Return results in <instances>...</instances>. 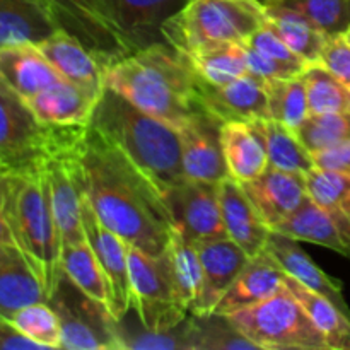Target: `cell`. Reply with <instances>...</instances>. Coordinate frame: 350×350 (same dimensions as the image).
Wrapping results in <instances>:
<instances>
[{"label": "cell", "mask_w": 350, "mask_h": 350, "mask_svg": "<svg viewBox=\"0 0 350 350\" xmlns=\"http://www.w3.org/2000/svg\"><path fill=\"white\" fill-rule=\"evenodd\" d=\"M65 149L103 224L149 255L166 252L174 228L157 185L89 123L68 129Z\"/></svg>", "instance_id": "obj_1"}, {"label": "cell", "mask_w": 350, "mask_h": 350, "mask_svg": "<svg viewBox=\"0 0 350 350\" xmlns=\"http://www.w3.org/2000/svg\"><path fill=\"white\" fill-rule=\"evenodd\" d=\"M105 84L174 129L204 111L198 75L190 58L170 43L133 51L109 65Z\"/></svg>", "instance_id": "obj_2"}, {"label": "cell", "mask_w": 350, "mask_h": 350, "mask_svg": "<svg viewBox=\"0 0 350 350\" xmlns=\"http://www.w3.org/2000/svg\"><path fill=\"white\" fill-rule=\"evenodd\" d=\"M89 125L118 147L159 190L183 180L178 130L105 88Z\"/></svg>", "instance_id": "obj_3"}, {"label": "cell", "mask_w": 350, "mask_h": 350, "mask_svg": "<svg viewBox=\"0 0 350 350\" xmlns=\"http://www.w3.org/2000/svg\"><path fill=\"white\" fill-rule=\"evenodd\" d=\"M10 174L12 181L7 215L14 243L48 296L62 273V238L51 208L43 164L34 170Z\"/></svg>", "instance_id": "obj_4"}, {"label": "cell", "mask_w": 350, "mask_h": 350, "mask_svg": "<svg viewBox=\"0 0 350 350\" xmlns=\"http://www.w3.org/2000/svg\"><path fill=\"white\" fill-rule=\"evenodd\" d=\"M258 0H190L163 26L164 40L183 53H197L226 43H245L265 26Z\"/></svg>", "instance_id": "obj_5"}, {"label": "cell", "mask_w": 350, "mask_h": 350, "mask_svg": "<svg viewBox=\"0 0 350 350\" xmlns=\"http://www.w3.org/2000/svg\"><path fill=\"white\" fill-rule=\"evenodd\" d=\"M231 323L263 350H330L289 287L282 284L267 299L229 314Z\"/></svg>", "instance_id": "obj_6"}, {"label": "cell", "mask_w": 350, "mask_h": 350, "mask_svg": "<svg viewBox=\"0 0 350 350\" xmlns=\"http://www.w3.org/2000/svg\"><path fill=\"white\" fill-rule=\"evenodd\" d=\"M67 126L43 125L0 79V161L3 173L40 167L62 146Z\"/></svg>", "instance_id": "obj_7"}, {"label": "cell", "mask_w": 350, "mask_h": 350, "mask_svg": "<svg viewBox=\"0 0 350 350\" xmlns=\"http://www.w3.org/2000/svg\"><path fill=\"white\" fill-rule=\"evenodd\" d=\"M46 303L53 308L60 321V349L122 350L116 320L108 306L88 296L64 272L58 275Z\"/></svg>", "instance_id": "obj_8"}, {"label": "cell", "mask_w": 350, "mask_h": 350, "mask_svg": "<svg viewBox=\"0 0 350 350\" xmlns=\"http://www.w3.org/2000/svg\"><path fill=\"white\" fill-rule=\"evenodd\" d=\"M129 269L132 289L130 308L147 328L166 330L190 317L176 296L166 252L149 255L129 245Z\"/></svg>", "instance_id": "obj_9"}, {"label": "cell", "mask_w": 350, "mask_h": 350, "mask_svg": "<svg viewBox=\"0 0 350 350\" xmlns=\"http://www.w3.org/2000/svg\"><path fill=\"white\" fill-rule=\"evenodd\" d=\"M60 31L88 46L106 68L133 53L113 24L105 0H40Z\"/></svg>", "instance_id": "obj_10"}, {"label": "cell", "mask_w": 350, "mask_h": 350, "mask_svg": "<svg viewBox=\"0 0 350 350\" xmlns=\"http://www.w3.org/2000/svg\"><path fill=\"white\" fill-rule=\"evenodd\" d=\"M219 183L183 178L161 190L174 231L188 241L228 238L222 222Z\"/></svg>", "instance_id": "obj_11"}, {"label": "cell", "mask_w": 350, "mask_h": 350, "mask_svg": "<svg viewBox=\"0 0 350 350\" xmlns=\"http://www.w3.org/2000/svg\"><path fill=\"white\" fill-rule=\"evenodd\" d=\"M82 228H84L85 239L105 273L109 313L115 320H120L130 310V299H132L129 245L116 232L103 224L85 197L82 198Z\"/></svg>", "instance_id": "obj_12"}, {"label": "cell", "mask_w": 350, "mask_h": 350, "mask_svg": "<svg viewBox=\"0 0 350 350\" xmlns=\"http://www.w3.org/2000/svg\"><path fill=\"white\" fill-rule=\"evenodd\" d=\"M222 120L204 109L178 126L185 176L212 183L229 176L222 150Z\"/></svg>", "instance_id": "obj_13"}, {"label": "cell", "mask_w": 350, "mask_h": 350, "mask_svg": "<svg viewBox=\"0 0 350 350\" xmlns=\"http://www.w3.org/2000/svg\"><path fill=\"white\" fill-rule=\"evenodd\" d=\"M70 126L65 130L62 146L46 157L43 163L44 176H46L48 191H50L51 208L55 221L60 231L62 245L82 241L85 238L82 228V195L81 185L75 176L74 164L65 149V137Z\"/></svg>", "instance_id": "obj_14"}, {"label": "cell", "mask_w": 350, "mask_h": 350, "mask_svg": "<svg viewBox=\"0 0 350 350\" xmlns=\"http://www.w3.org/2000/svg\"><path fill=\"white\" fill-rule=\"evenodd\" d=\"M190 0H105L109 17L132 51L164 40L163 26Z\"/></svg>", "instance_id": "obj_15"}, {"label": "cell", "mask_w": 350, "mask_h": 350, "mask_svg": "<svg viewBox=\"0 0 350 350\" xmlns=\"http://www.w3.org/2000/svg\"><path fill=\"white\" fill-rule=\"evenodd\" d=\"M198 94L205 111L224 123L269 118L265 81L250 72L226 84H211L198 75Z\"/></svg>", "instance_id": "obj_16"}, {"label": "cell", "mask_w": 350, "mask_h": 350, "mask_svg": "<svg viewBox=\"0 0 350 350\" xmlns=\"http://www.w3.org/2000/svg\"><path fill=\"white\" fill-rule=\"evenodd\" d=\"M243 190L270 229L289 217L308 198L306 174L269 166L255 180L245 181Z\"/></svg>", "instance_id": "obj_17"}, {"label": "cell", "mask_w": 350, "mask_h": 350, "mask_svg": "<svg viewBox=\"0 0 350 350\" xmlns=\"http://www.w3.org/2000/svg\"><path fill=\"white\" fill-rule=\"evenodd\" d=\"M105 91V89H103ZM103 91L82 88L65 79L53 82L43 91L26 99V105L43 125H88Z\"/></svg>", "instance_id": "obj_18"}, {"label": "cell", "mask_w": 350, "mask_h": 350, "mask_svg": "<svg viewBox=\"0 0 350 350\" xmlns=\"http://www.w3.org/2000/svg\"><path fill=\"white\" fill-rule=\"evenodd\" d=\"M195 246L204 269V291L200 306L195 314H212L221 297L252 256L231 238L205 239L195 243Z\"/></svg>", "instance_id": "obj_19"}, {"label": "cell", "mask_w": 350, "mask_h": 350, "mask_svg": "<svg viewBox=\"0 0 350 350\" xmlns=\"http://www.w3.org/2000/svg\"><path fill=\"white\" fill-rule=\"evenodd\" d=\"M263 250H267L277 260V263L282 267V270L287 275L296 279L297 282L303 284L304 287H308L313 293L327 297L330 303H334L350 320V306L344 297V289H342L340 280L325 273L306 255V252L297 245L296 239L280 234L277 231H272Z\"/></svg>", "instance_id": "obj_20"}, {"label": "cell", "mask_w": 350, "mask_h": 350, "mask_svg": "<svg viewBox=\"0 0 350 350\" xmlns=\"http://www.w3.org/2000/svg\"><path fill=\"white\" fill-rule=\"evenodd\" d=\"M219 200L228 238L241 246L250 256L263 252L272 229L253 207L243 185L231 176L224 178L219 183Z\"/></svg>", "instance_id": "obj_21"}, {"label": "cell", "mask_w": 350, "mask_h": 350, "mask_svg": "<svg viewBox=\"0 0 350 350\" xmlns=\"http://www.w3.org/2000/svg\"><path fill=\"white\" fill-rule=\"evenodd\" d=\"M286 272L267 250L252 256L245 269L239 272L234 282L229 286L224 296L215 306L214 313L229 317L232 313L253 306L267 299L282 287Z\"/></svg>", "instance_id": "obj_22"}, {"label": "cell", "mask_w": 350, "mask_h": 350, "mask_svg": "<svg viewBox=\"0 0 350 350\" xmlns=\"http://www.w3.org/2000/svg\"><path fill=\"white\" fill-rule=\"evenodd\" d=\"M38 46L62 79L96 91L106 88V65L65 31H55L51 36L38 43Z\"/></svg>", "instance_id": "obj_23"}, {"label": "cell", "mask_w": 350, "mask_h": 350, "mask_svg": "<svg viewBox=\"0 0 350 350\" xmlns=\"http://www.w3.org/2000/svg\"><path fill=\"white\" fill-rule=\"evenodd\" d=\"M0 79L26 101L62 77L38 44L17 43L0 46Z\"/></svg>", "instance_id": "obj_24"}, {"label": "cell", "mask_w": 350, "mask_h": 350, "mask_svg": "<svg viewBox=\"0 0 350 350\" xmlns=\"http://www.w3.org/2000/svg\"><path fill=\"white\" fill-rule=\"evenodd\" d=\"M46 299V291L19 248L0 243V317L10 320L21 308Z\"/></svg>", "instance_id": "obj_25"}, {"label": "cell", "mask_w": 350, "mask_h": 350, "mask_svg": "<svg viewBox=\"0 0 350 350\" xmlns=\"http://www.w3.org/2000/svg\"><path fill=\"white\" fill-rule=\"evenodd\" d=\"M58 31L40 0H0V46L41 43Z\"/></svg>", "instance_id": "obj_26"}, {"label": "cell", "mask_w": 350, "mask_h": 350, "mask_svg": "<svg viewBox=\"0 0 350 350\" xmlns=\"http://www.w3.org/2000/svg\"><path fill=\"white\" fill-rule=\"evenodd\" d=\"M272 231L289 236L296 241L313 243V245L334 250L342 256L350 258V248L345 239L342 238L334 219L310 195L289 217L284 219Z\"/></svg>", "instance_id": "obj_27"}, {"label": "cell", "mask_w": 350, "mask_h": 350, "mask_svg": "<svg viewBox=\"0 0 350 350\" xmlns=\"http://www.w3.org/2000/svg\"><path fill=\"white\" fill-rule=\"evenodd\" d=\"M248 125L262 140L269 166L301 174L314 167L313 154L303 146L296 130L272 118H256Z\"/></svg>", "instance_id": "obj_28"}, {"label": "cell", "mask_w": 350, "mask_h": 350, "mask_svg": "<svg viewBox=\"0 0 350 350\" xmlns=\"http://www.w3.org/2000/svg\"><path fill=\"white\" fill-rule=\"evenodd\" d=\"M222 150L229 176L239 183L255 180L269 167L262 140L248 122H228L222 125Z\"/></svg>", "instance_id": "obj_29"}, {"label": "cell", "mask_w": 350, "mask_h": 350, "mask_svg": "<svg viewBox=\"0 0 350 350\" xmlns=\"http://www.w3.org/2000/svg\"><path fill=\"white\" fill-rule=\"evenodd\" d=\"M263 7H265L267 24L291 50L296 51L308 64L320 62L321 51L328 40L327 34L321 33L313 23L289 7L277 5V3H265Z\"/></svg>", "instance_id": "obj_30"}, {"label": "cell", "mask_w": 350, "mask_h": 350, "mask_svg": "<svg viewBox=\"0 0 350 350\" xmlns=\"http://www.w3.org/2000/svg\"><path fill=\"white\" fill-rule=\"evenodd\" d=\"M170 272L180 303L190 314L198 311L204 291V269L195 243L174 231L166 248Z\"/></svg>", "instance_id": "obj_31"}, {"label": "cell", "mask_w": 350, "mask_h": 350, "mask_svg": "<svg viewBox=\"0 0 350 350\" xmlns=\"http://www.w3.org/2000/svg\"><path fill=\"white\" fill-rule=\"evenodd\" d=\"M284 284L289 287L293 296L313 320L318 330L323 334L330 350H350V320L334 303L320 294L313 293L296 279L286 273Z\"/></svg>", "instance_id": "obj_32"}, {"label": "cell", "mask_w": 350, "mask_h": 350, "mask_svg": "<svg viewBox=\"0 0 350 350\" xmlns=\"http://www.w3.org/2000/svg\"><path fill=\"white\" fill-rule=\"evenodd\" d=\"M308 195L325 208L350 248V176L313 167L306 173Z\"/></svg>", "instance_id": "obj_33"}, {"label": "cell", "mask_w": 350, "mask_h": 350, "mask_svg": "<svg viewBox=\"0 0 350 350\" xmlns=\"http://www.w3.org/2000/svg\"><path fill=\"white\" fill-rule=\"evenodd\" d=\"M116 330L122 350H191L188 318L173 328L152 330L147 328L130 308L116 320Z\"/></svg>", "instance_id": "obj_34"}, {"label": "cell", "mask_w": 350, "mask_h": 350, "mask_svg": "<svg viewBox=\"0 0 350 350\" xmlns=\"http://www.w3.org/2000/svg\"><path fill=\"white\" fill-rule=\"evenodd\" d=\"M60 267L62 272L88 296L108 306V286H106L105 273L88 239L84 238L82 241L62 245Z\"/></svg>", "instance_id": "obj_35"}, {"label": "cell", "mask_w": 350, "mask_h": 350, "mask_svg": "<svg viewBox=\"0 0 350 350\" xmlns=\"http://www.w3.org/2000/svg\"><path fill=\"white\" fill-rule=\"evenodd\" d=\"M188 330L191 350H258L222 314H190Z\"/></svg>", "instance_id": "obj_36"}, {"label": "cell", "mask_w": 350, "mask_h": 350, "mask_svg": "<svg viewBox=\"0 0 350 350\" xmlns=\"http://www.w3.org/2000/svg\"><path fill=\"white\" fill-rule=\"evenodd\" d=\"M269 118L297 130L310 115L306 82L303 74L289 79H267L265 81Z\"/></svg>", "instance_id": "obj_37"}, {"label": "cell", "mask_w": 350, "mask_h": 350, "mask_svg": "<svg viewBox=\"0 0 350 350\" xmlns=\"http://www.w3.org/2000/svg\"><path fill=\"white\" fill-rule=\"evenodd\" d=\"M187 55V53H185ZM195 72L211 84H226L248 74L241 43H226L187 55Z\"/></svg>", "instance_id": "obj_38"}, {"label": "cell", "mask_w": 350, "mask_h": 350, "mask_svg": "<svg viewBox=\"0 0 350 350\" xmlns=\"http://www.w3.org/2000/svg\"><path fill=\"white\" fill-rule=\"evenodd\" d=\"M310 113L350 111V89L323 64L314 62L303 72Z\"/></svg>", "instance_id": "obj_39"}, {"label": "cell", "mask_w": 350, "mask_h": 350, "mask_svg": "<svg viewBox=\"0 0 350 350\" xmlns=\"http://www.w3.org/2000/svg\"><path fill=\"white\" fill-rule=\"evenodd\" d=\"M296 133L311 154L340 146L350 140V111L310 113Z\"/></svg>", "instance_id": "obj_40"}, {"label": "cell", "mask_w": 350, "mask_h": 350, "mask_svg": "<svg viewBox=\"0 0 350 350\" xmlns=\"http://www.w3.org/2000/svg\"><path fill=\"white\" fill-rule=\"evenodd\" d=\"M10 323L29 340L43 349H60L62 328L57 313L46 303H33L21 308L10 318Z\"/></svg>", "instance_id": "obj_41"}, {"label": "cell", "mask_w": 350, "mask_h": 350, "mask_svg": "<svg viewBox=\"0 0 350 350\" xmlns=\"http://www.w3.org/2000/svg\"><path fill=\"white\" fill-rule=\"evenodd\" d=\"M265 3L296 10L327 36L344 34L350 24V0H270Z\"/></svg>", "instance_id": "obj_42"}, {"label": "cell", "mask_w": 350, "mask_h": 350, "mask_svg": "<svg viewBox=\"0 0 350 350\" xmlns=\"http://www.w3.org/2000/svg\"><path fill=\"white\" fill-rule=\"evenodd\" d=\"M245 43L248 44V46L258 50L260 53L267 55V57L273 58V60L280 62V64L287 65V67L294 68V70L299 72V74H303V72L306 70L308 65H310L304 58H301L296 51L291 50L267 23L265 26H262L258 31H255Z\"/></svg>", "instance_id": "obj_43"}, {"label": "cell", "mask_w": 350, "mask_h": 350, "mask_svg": "<svg viewBox=\"0 0 350 350\" xmlns=\"http://www.w3.org/2000/svg\"><path fill=\"white\" fill-rule=\"evenodd\" d=\"M320 64H323L335 77L340 79L350 89V46L342 34L328 36L321 51Z\"/></svg>", "instance_id": "obj_44"}, {"label": "cell", "mask_w": 350, "mask_h": 350, "mask_svg": "<svg viewBox=\"0 0 350 350\" xmlns=\"http://www.w3.org/2000/svg\"><path fill=\"white\" fill-rule=\"evenodd\" d=\"M313 161L314 167L338 171V173L350 176V140L340 144V146L332 147V149L313 154Z\"/></svg>", "instance_id": "obj_45"}, {"label": "cell", "mask_w": 350, "mask_h": 350, "mask_svg": "<svg viewBox=\"0 0 350 350\" xmlns=\"http://www.w3.org/2000/svg\"><path fill=\"white\" fill-rule=\"evenodd\" d=\"M0 350H44L36 342L24 337L7 318L0 317Z\"/></svg>", "instance_id": "obj_46"}, {"label": "cell", "mask_w": 350, "mask_h": 350, "mask_svg": "<svg viewBox=\"0 0 350 350\" xmlns=\"http://www.w3.org/2000/svg\"><path fill=\"white\" fill-rule=\"evenodd\" d=\"M10 181H12V174L0 173V243L16 246L9 226V215H7V211H9Z\"/></svg>", "instance_id": "obj_47"}, {"label": "cell", "mask_w": 350, "mask_h": 350, "mask_svg": "<svg viewBox=\"0 0 350 350\" xmlns=\"http://www.w3.org/2000/svg\"><path fill=\"white\" fill-rule=\"evenodd\" d=\"M342 36L345 38V41H347V43H349V46H350V24H349V27H347V29L344 31V34H342Z\"/></svg>", "instance_id": "obj_48"}, {"label": "cell", "mask_w": 350, "mask_h": 350, "mask_svg": "<svg viewBox=\"0 0 350 350\" xmlns=\"http://www.w3.org/2000/svg\"><path fill=\"white\" fill-rule=\"evenodd\" d=\"M0 173H3V166H2V161H0Z\"/></svg>", "instance_id": "obj_49"}, {"label": "cell", "mask_w": 350, "mask_h": 350, "mask_svg": "<svg viewBox=\"0 0 350 350\" xmlns=\"http://www.w3.org/2000/svg\"><path fill=\"white\" fill-rule=\"evenodd\" d=\"M260 3H265V2H270V0H258Z\"/></svg>", "instance_id": "obj_50"}]
</instances>
